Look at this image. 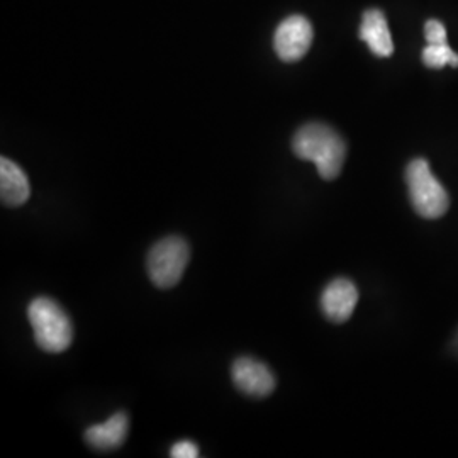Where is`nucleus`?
Wrapping results in <instances>:
<instances>
[{
    "label": "nucleus",
    "instance_id": "6e6552de",
    "mask_svg": "<svg viewBox=\"0 0 458 458\" xmlns=\"http://www.w3.org/2000/svg\"><path fill=\"white\" fill-rule=\"evenodd\" d=\"M130 418L126 412H115L107 421L90 426L85 431V442L98 452L119 448L128 438Z\"/></svg>",
    "mask_w": 458,
    "mask_h": 458
},
{
    "label": "nucleus",
    "instance_id": "9d476101",
    "mask_svg": "<svg viewBox=\"0 0 458 458\" xmlns=\"http://www.w3.org/2000/svg\"><path fill=\"white\" fill-rule=\"evenodd\" d=\"M360 38L376 56L389 58L394 53L393 36L387 19L378 9L365 11L361 17Z\"/></svg>",
    "mask_w": 458,
    "mask_h": 458
},
{
    "label": "nucleus",
    "instance_id": "1a4fd4ad",
    "mask_svg": "<svg viewBox=\"0 0 458 458\" xmlns=\"http://www.w3.org/2000/svg\"><path fill=\"white\" fill-rule=\"evenodd\" d=\"M31 196V185L26 172L13 160L0 158V197L2 204L19 208Z\"/></svg>",
    "mask_w": 458,
    "mask_h": 458
},
{
    "label": "nucleus",
    "instance_id": "423d86ee",
    "mask_svg": "<svg viewBox=\"0 0 458 458\" xmlns=\"http://www.w3.org/2000/svg\"><path fill=\"white\" fill-rule=\"evenodd\" d=\"M231 377L238 391L250 397H267L276 391L277 380L272 370L257 359L242 357L231 367Z\"/></svg>",
    "mask_w": 458,
    "mask_h": 458
},
{
    "label": "nucleus",
    "instance_id": "20e7f679",
    "mask_svg": "<svg viewBox=\"0 0 458 458\" xmlns=\"http://www.w3.org/2000/svg\"><path fill=\"white\" fill-rule=\"evenodd\" d=\"M191 260V248L181 236H166L148 253V276L160 289H172L181 282Z\"/></svg>",
    "mask_w": 458,
    "mask_h": 458
},
{
    "label": "nucleus",
    "instance_id": "ddd939ff",
    "mask_svg": "<svg viewBox=\"0 0 458 458\" xmlns=\"http://www.w3.org/2000/svg\"><path fill=\"white\" fill-rule=\"evenodd\" d=\"M199 446L196 443L191 442V440H182L177 442L172 450H170V457L174 458H196L199 457Z\"/></svg>",
    "mask_w": 458,
    "mask_h": 458
},
{
    "label": "nucleus",
    "instance_id": "0eeeda50",
    "mask_svg": "<svg viewBox=\"0 0 458 458\" xmlns=\"http://www.w3.org/2000/svg\"><path fill=\"white\" fill-rule=\"evenodd\" d=\"M357 302L359 291L348 278H336L329 282L321 295V308L333 323L348 321L357 308Z\"/></svg>",
    "mask_w": 458,
    "mask_h": 458
},
{
    "label": "nucleus",
    "instance_id": "f257e3e1",
    "mask_svg": "<svg viewBox=\"0 0 458 458\" xmlns=\"http://www.w3.org/2000/svg\"><path fill=\"white\" fill-rule=\"evenodd\" d=\"M295 157L316 165L325 181H335L344 168L346 143L344 138L323 123L304 124L293 140Z\"/></svg>",
    "mask_w": 458,
    "mask_h": 458
},
{
    "label": "nucleus",
    "instance_id": "f03ea898",
    "mask_svg": "<svg viewBox=\"0 0 458 458\" xmlns=\"http://www.w3.org/2000/svg\"><path fill=\"white\" fill-rule=\"evenodd\" d=\"M34 340L47 353H62L73 342V325L65 310L49 297H36L28 308Z\"/></svg>",
    "mask_w": 458,
    "mask_h": 458
},
{
    "label": "nucleus",
    "instance_id": "7ed1b4c3",
    "mask_svg": "<svg viewBox=\"0 0 458 458\" xmlns=\"http://www.w3.org/2000/svg\"><path fill=\"white\" fill-rule=\"evenodd\" d=\"M406 182L412 208L421 217L437 219L448 211V194L438 179L433 175L426 160L418 158L408 165Z\"/></svg>",
    "mask_w": 458,
    "mask_h": 458
},
{
    "label": "nucleus",
    "instance_id": "9b49d317",
    "mask_svg": "<svg viewBox=\"0 0 458 458\" xmlns=\"http://www.w3.org/2000/svg\"><path fill=\"white\" fill-rule=\"evenodd\" d=\"M421 60L428 68H443L445 65H452L457 68L458 55L450 48L448 43H440V45H426L421 55Z\"/></svg>",
    "mask_w": 458,
    "mask_h": 458
},
{
    "label": "nucleus",
    "instance_id": "39448f33",
    "mask_svg": "<svg viewBox=\"0 0 458 458\" xmlns=\"http://www.w3.org/2000/svg\"><path fill=\"white\" fill-rule=\"evenodd\" d=\"M312 38L311 22L304 16L294 14L278 24L274 34V49L282 62L294 64L310 51Z\"/></svg>",
    "mask_w": 458,
    "mask_h": 458
},
{
    "label": "nucleus",
    "instance_id": "f8f14e48",
    "mask_svg": "<svg viewBox=\"0 0 458 458\" xmlns=\"http://www.w3.org/2000/svg\"><path fill=\"white\" fill-rule=\"evenodd\" d=\"M425 38L428 45H440V43H448L446 41V30L440 21L429 19L425 24Z\"/></svg>",
    "mask_w": 458,
    "mask_h": 458
}]
</instances>
